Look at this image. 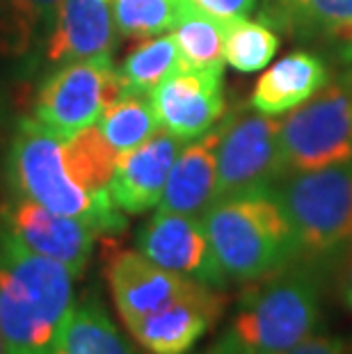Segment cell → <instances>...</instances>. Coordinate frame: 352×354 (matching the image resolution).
Instances as JSON below:
<instances>
[{
	"label": "cell",
	"instance_id": "obj_1",
	"mask_svg": "<svg viewBox=\"0 0 352 354\" xmlns=\"http://www.w3.org/2000/svg\"><path fill=\"white\" fill-rule=\"evenodd\" d=\"M73 277L0 231V336L5 354H53L76 306Z\"/></svg>",
	"mask_w": 352,
	"mask_h": 354
},
{
	"label": "cell",
	"instance_id": "obj_2",
	"mask_svg": "<svg viewBox=\"0 0 352 354\" xmlns=\"http://www.w3.org/2000/svg\"><path fill=\"white\" fill-rule=\"evenodd\" d=\"M325 272L295 261L247 283L229 327L215 345L234 354H279L318 334Z\"/></svg>",
	"mask_w": 352,
	"mask_h": 354
},
{
	"label": "cell",
	"instance_id": "obj_3",
	"mask_svg": "<svg viewBox=\"0 0 352 354\" xmlns=\"http://www.w3.org/2000/svg\"><path fill=\"white\" fill-rule=\"evenodd\" d=\"M201 220L229 281L247 286L299 259L295 233L275 190L217 199Z\"/></svg>",
	"mask_w": 352,
	"mask_h": 354
},
{
	"label": "cell",
	"instance_id": "obj_4",
	"mask_svg": "<svg viewBox=\"0 0 352 354\" xmlns=\"http://www.w3.org/2000/svg\"><path fill=\"white\" fill-rule=\"evenodd\" d=\"M62 135L39 122H21L10 151V183L17 197L41 203L59 215L80 217L101 233L124 229V213L110 194H96L80 183L66 160Z\"/></svg>",
	"mask_w": 352,
	"mask_h": 354
},
{
	"label": "cell",
	"instance_id": "obj_5",
	"mask_svg": "<svg viewBox=\"0 0 352 354\" xmlns=\"http://www.w3.org/2000/svg\"><path fill=\"white\" fill-rule=\"evenodd\" d=\"M299 247V261L329 272L352 252V162L297 171L275 187Z\"/></svg>",
	"mask_w": 352,
	"mask_h": 354
},
{
	"label": "cell",
	"instance_id": "obj_6",
	"mask_svg": "<svg viewBox=\"0 0 352 354\" xmlns=\"http://www.w3.org/2000/svg\"><path fill=\"white\" fill-rule=\"evenodd\" d=\"M284 176L352 162V76L325 82L279 119Z\"/></svg>",
	"mask_w": 352,
	"mask_h": 354
},
{
	"label": "cell",
	"instance_id": "obj_7",
	"mask_svg": "<svg viewBox=\"0 0 352 354\" xmlns=\"http://www.w3.org/2000/svg\"><path fill=\"white\" fill-rule=\"evenodd\" d=\"M217 131L215 201L234 194L272 190L284 178L279 119L250 105L229 117Z\"/></svg>",
	"mask_w": 352,
	"mask_h": 354
},
{
	"label": "cell",
	"instance_id": "obj_8",
	"mask_svg": "<svg viewBox=\"0 0 352 354\" xmlns=\"http://www.w3.org/2000/svg\"><path fill=\"white\" fill-rule=\"evenodd\" d=\"M122 94V78L112 66L110 55L73 59L41 85L35 119L48 131L71 138L89 126H96L103 110Z\"/></svg>",
	"mask_w": 352,
	"mask_h": 354
},
{
	"label": "cell",
	"instance_id": "obj_9",
	"mask_svg": "<svg viewBox=\"0 0 352 354\" xmlns=\"http://www.w3.org/2000/svg\"><path fill=\"white\" fill-rule=\"evenodd\" d=\"M136 243L138 252L165 270L215 290L229 286L201 217L156 210L151 220L138 231Z\"/></svg>",
	"mask_w": 352,
	"mask_h": 354
},
{
	"label": "cell",
	"instance_id": "obj_10",
	"mask_svg": "<svg viewBox=\"0 0 352 354\" xmlns=\"http://www.w3.org/2000/svg\"><path fill=\"white\" fill-rule=\"evenodd\" d=\"M3 231L26 250L64 266L80 277L101 231L80 217L59 215L41 203L17 197L3 208Z\"/></svg>",
	"mask_w": 352,
	"mask_h": 354
},
{
	"label": "cell",
	"instance_id": "obj_11",
	"mask_svg": "<svg viewBox=\"0 0 352 354\" xmlns=\"http://www.w3.org/2000/svg\"><path fill=\"white\" fill-rule=\"evenodd\" d=\"M224 308V290L199 283L188 295L174 299L158 311L142 315L126 325V329L133 341L149 354H188L215 327Z\"/></svg>",
	"mask_w": 352,
	"mask_h": 354
},
{
	"label": "cell",
	"instance_id": "obj_12",
	"mask_svg": "<svg viewBox=\"0 0 352 354\" xmlns=\"http://www.w3.org/2000/svg\"><path fill=\"white\" fill-rule=\"evenodd\" d=\"M158 126L181 142L211 133L227 112L222 71L178 69L151 92Z\"/></svg>",
	"mask_w": 352,
	"mask_h": 354
},
{
	"label": "cell",
	"instance_id": "obj_13",
	"mask_svg": "<svg viewBox=\"0 0 352 354\" xmlns=\"http://www.w3.org/2000/svg\"><path fill=\"white\" fill-rule=\"evenodd\" d=\"M108 286L124 327L172 304L197 288V281L160 268L138 250L112 256L108 266Z\"/></svg>",
	"mask_w": 352,
	"mask_h": 354
},
{
	"label": "cell",
	"instance_id": "obj_14",
	"mask_svg": "<svg viewBox=\"0 0 352 354\" xmlns=\"http://www.w3.org/2000/svg\"><path fill=\"white\" fill-rule=\"evenodd\" d=\"M178 151L181 140L158 128L140 147L119 153L108 187L115 206L124 215H140L149 208H158Z\"/></svg>",
	"mask_w": 352,
	"mask_h": 354
},
{
	"label": "cell",
	"instance_id": "obj_15",
	"mask_svg": "<svg viewBox=\"0 0 352 354\" xmlns=\"http://www.w3.org/2000/svg\"><path fill=\"white\" fill-rule=\"evenodd\" d=\"M117 26L110 0H62L53 19L46 55L50 62H73L110 55Z\"/></svg>",
	"mask_w": 352,
	"mask_h": 354
},
{
	"label": "cell",
	"instance_id": "obj_16",
	"mask_svg": "<svg viewBox=\"0 0 352 354\" xmlns=\"http://www.w3.org/2000/svg\"><path fill=\"white\" fill-rule=\"evenodd\" d=\"M217 140L220 131L215 128L178 151L165 183L158 210L204 217L215 201Z\"/></svg>",
	"mask_w": 352,
	"mask_h": 354
},
{
	"label": "cell",
	"instance_id": "obj_17",
	"mask_svg": "<svg viewBox=\"0 0 352 354\" xmlns=\"http://www.w3.org/2000/svg\"><path fill=\"white\" fill-rule=\"evenodd\" d=\"M263 21L352 55V0H268Z\"/></svg>",
	"mask_w": 352,
	"mask_h": 354
},
{
	"label": "cell",
	"instance_id": "obj_18",
	"mask_svg": "<svg viewBox=\"0 0 352 354\" xmlns=\"http://www.w3.org/2000/svg\"><path fill=\"white\" fill-rule=\"evenodd\" d=\"M327 80L329 69L318 55L306 50L288 53L259 76L250 105L263 115H284L311 99Z\"/></svg>",
	"mask_w": 352,
	"mask_h": 354
},
{
	"label": "cell",
	"instance_id": "obj_19",
	"mask_svg": "<svg viewBox=\"0 0 352 354\" xmlns=\"http://www.w3.org/2000/svg\"><path fill=\"white\" fill-rule=\"evenodd\" d=\"M53 354H138L96 297L76 302Z\"/></svg>",
	"mask_w": 352,
	"mask_h": 354
},
{
	"label": "cell",
	"instance_id": "obj_20",
	"mask_svg": "<svg viewBox=\"0 0 352 354\" xmlns=\"http://www.w3.org/2000/svg\"><path fill=\"white\" fill-rule=\"evenodd\" d=\"M183 57L172 35H158L142 39L140 46L133 48L119 66V78H122L124 92L149 94L160 82L167 80L172 73L183 69Z\"/></svg>",
	"mask_w": 352,
	"mask_h": 354
},
{
	"label": "cell",
	"instance_id": "obj_21",
	"mask_svg": "<svg viewBox=\"0 0 352 354\" xmlns=\"http://www.w3.org/2000/svg\"><path fill=\"white\" fill-rule=\"evenodd\" d=\"M96 128L115 151L124 153L147 142L160 126L156 119L151 96L124 92L115 103L103 110Z\"/></svg>",
	"mask_w": 352,
	"mask_h": 354
},
{
	"label": "cell",
	"instance_id": "obj_22",
	"mask_svg": "<svg viewBox=\"0 0 352 354\" xmlns=\"http://www.w3.org/2000/svg\"><path fill=\"white\" fill-rule=\"evenodd\" d=\"M224 32L227 24L197 10H185L172 28L183 64L204 71H224Z\"/></svg>",
	"mask_w": 352,
	"mask_h": 354
},
{
	"label": "cell",
	"instance_id": "obj_23",
	"mask_svg": "<svg viewBox=\"0 0 352 354\" xmlns=\"http://www.w3.org/2000/svg\"><path fill=\"white\" fill-rule=\"evenodd\" d=\"M279 37L266 21L238 19L227 24L224 32V62L241 73L261 71L275 57Z\"/></svg>",
	"mask_w": 352,
	"mask_h": 354
},
{
	"label": "cell",
	"instance_id": "obj_24",
	"mask_svg": "<svg viewBox=\"0 0 352 354\" xmlns=\"http://www.w3.org/2000/svg\"><path fill=\"white\" fill-rule=\"evenodd\" d=\"M110 7L117 32L140 41L167 32L188 10L183 0H110Z\"/></svg>",
	"mask_w": 352,
	"mask_h": 354
},
{
	"label": "cell",
	"instance_id": "obj_25",
	"mask_svg": "<svg viewBox=\"0 0 352 354\" xmlns=\"http://www.w3.org/2000/svg\"><path fill=\"white\" fill-rule=\"evenodd\" d=\"M257 0H183L188 10H197L206 17H213L222 24H231V21L247 19L254 10Z\"/></svg>",
	"mask_w": 352,
	"mask_h": 354
},
{
	"label": "cell",
	"instance_id": "obj_26",
	"mask_svg": "<svg viewBox=\"0 0 352 354\" xmlns=\"http://www.w3.org/2000/svg\"><path fill=\"white\" fill-rule=\"evenodd\" d=\"M206 354H234L224 348H217L213 343L211 348L206 350ZM279 354H350L348 352V345L343 338L339 336H329V334H313L311 338H306L304 343L295 345L286 352H279Z\"/></svg>",
	"mask_w": 352,
	"mask_h": 354
},
{
	"label": "cell",
	"instance_id": "obj_27",
	"mask_svg": "<svg viewBox=\"0 0 352 354\" xmlns=\"http://www.w3.org/2000/svg\"><path fill=\"white\" fill-rule=\"evenodd\" d=\"M339 297L343 306L352 311V252L339 263Z\"/></svg>",
	"mask_w": 352,
	"mask_h": 354
},
{
	"label": "cell",
	"instance_id": "obj_28",
	"mask_svg": "<svg viewBox=\"0 0 352 354\" xmlns=\"http://www.w3.org/2000/svg\"><path fill=\"white\" fill-rule=\"evenodd\" d=\"M26 3L30 7H35V10L39 12L41 17L50 24V21L55 19V12H57V7H59V3H62V0H26Z\"/></svg>",
	"mask_w": 352,
	"mask_h": 354
},
{
	"label": "cell",
	"instance_id": "obj_29",
	"mask_svg": "<svg viewBox=\"0 0 352 354\" xmlns=\"http://www.w3.org/2000/svg\"><path fill=\"white\" fill-rule=\"evenodd\" d=\"M0 354H5V345H3V336H0Z\"/></svg>",
	"mask_w": 352,
	"mask_h": 354
}]
</instances>
